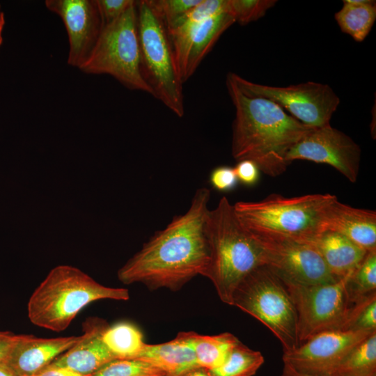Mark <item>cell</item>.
Masks as SVG:
<instances>
[{
  "instance_id": "7c38bea8",
  "label": "cell",
  "mask_w": 376,
  "mask_h": 376,
  "mask_svg": "<svg viewBox=\"0 0 376 376\" xmlns=\"http://www.w3.org/2000/svg\"><path fill=\"white\" fill-rule=\"evenodd\" d=\"M308 160L331 166L351 182L357 180L361 148L349 136L329 124L313 128L289 151L286 161Z\"/></svg>"
},
{
  "instance_id": "9a60e30c",
  "label": "cell",
  "mask_w": 376,
  "mask_h": 376,
  "mask_svg": "<svg viewBox=\"0 0 376 376\" xmlns=\"http://www.w3.org/2000/svg\"><path fill=\"white\" fill-rule=\"evenodd\" d=\"M45 6L62 19L69 40L68 63L79 68L104 27L96 0H47Z\"/></svg>"
},
{
  "instance_id": "7a4b0ae2",
  "label": "cell",
  "mask_w": 376,
  "mask_h": 376,
  "mask_svg": "<svg viewBox=\"0 0 376 376\" xmlns=\"http://www.w3.org/2000/svg\"><path fill=\"white\" fill-rule=\"evenodd\" d=\"M226 88L235 109L232 155L237 161H253L271 177L284 173L290 149L313 127H308L276 103L242 91L226 76Z\"/></svg>"
},
{
  "instance_id": "ac0fdd59",
  "label": "cell",
  "mask_w": 376,
  "mask_h": 376,
  "mask_svg": "<svg viewBox=\"0 0 376 376\" xmlns=\"http://www.w3.org/2000/svg\"><path fill=\"white\" fill-rule=\"evenodd\" d=\"M323 227L342 234L366 251H376V212L343 204L337 197L325 207Z\"/></svg>"
},
{
  "instance_id": "9c48e42d",
  "label": "cell",
  "mask_w": 376,
  "mask_h": 376,
  "mask_svg": "<svg viewBox=\"0 0 376 376\" xmlns=\"http://www.w3.org/2000/svg\"><path fill=\"white\" fill-rule=\"evenodd\" d=\"M347 277L315 285L283 281L297 311L299 345L320 332L343 329L352 307L345 291Z\"/></svg>"
},
{
  "instance_id": "44dd1931",
  "label": "cell",
  "mask_w": 376,
  "mask_h": 376,
  "mask_svg": "<svg viewBox=\"0 0 376 376\" xmlns=\"http://www.w3.org/2000/svg\"><path fill=\"white\" fill-rule=\"evenodd\" d=\"M182 333L194 351L198 366L208 370L219 367L231 349L240 342L228 332L214 336L201 335L193 331Z\"/></svg>"
},
{
  "instance_id": "ba28073f",
  "label": "cell",
  "mask_w": 376,
  "mask_h": 376,
  "mask_svg": "<svg viewBox=\"0 0 376 376\" xmlns=\"http://www.w3.org/2000/svg\"><path fill=\"white\" fill-rule=\"evenodd\" d=\"M79 70L87 74L111 75L130 90L152 95L141 70L136 1L118 18L104 26Z\"/></svg>"
},
{
  "instance_id": "2e32d148",
  "label": "cell",
  "mask_w": 376,
  "mask_h": 376,
  "mask_svg": "<svg viewBox=\"0 0 376 376\" xmlns=\"http://www.w3.org/2000/svg\"><path fill=\"white\" fill-rule=\"evenodd\" d=\"M80 338L81 336L45 338L17 335L3 363L15 376H31L49 365Z\"/></svg>"
},
{
  "instance_id": "484cf974",
  "label": "cell",
  "mask_w": 376,
  "mask_h": 376,
  "mask_svg": "<svg viewBox=\"0 0 376 376\" xmlns=\"http://www.w3.org/2000/svg\"><path fill=\"white\" fill-rule=\"evenodd\" d=\"M265 361L263 354L241 342L229 352L224 361L209 370L212 376H253Z\"/></svg>"
},
{
  "instance_id": "f1b7e54d",
  "label": "cell",
  "mask_w": 376,
  "mask_h": 376,
  "mask_svg": "<svg viewBox=\"0 0 376 376\" xmlns=\"http://www.w3.org/2000/svg\"><path fill=\"white\" fill-rule=\"evenodd\" d=\"M343 329L376 331V293L351 307Z\"/></svg>"
},
{
  "instance_id": "277c9868",
  "label": "cell",
  "mask_w": 376,
  "mask_h": 376,
  "mask_svg": "<svg viewBox=\"0 0 376 376\" xmlns=\"http://www.w3.org/2000/svg\"><path fill=\"white\" fill-rule=\"evenodd\" d=\"M129 298L125 288L104 286L78 268L59 265L49 272L32 293L27 305L28 317L36 326L62 331L90 303Z\"/></svg>"
},
{
  "instance_id": "d6986e66",
  "label": "cell",
  "mask_w": 376,
  "mask_h": 376,
  "mask_svg": "<svg viewBox=\"0 0 376 376\" xmlns=\"http://www.w3.org/2000/svg\"><path fill=\"white\" fill-rule=\"evenodd\" d=\"M310 244L319 252L331 274L339 279L350 276L368 253L345 236L329 230H323Z\"/></svg>"
},
{
  "instance_id": "74e56055",
  "label": "cell",
  "mask_w": 376,
  "mask_h": 376,
  "mask_svg": "<svg viewBox=\"0 0 376 376\" xmlns=\"http://www.w3.org/2000/svg\"><path fill=\"white\" fill-rule=\"evenodd\" d=\"M182 376H212L210 371L203 368L193 369Z\"/></svg>"
},
{
  "instance_id": "5bb4252c",
  "label": "cell",
  "mask_w": 376,
  "mask_h": 376,
  "mask_svg": "<svg viewBox=\"0 0 376 376\" xmlns=\"http://www.w3.org/2000/svg\"><path fill=\"white\" fill-rule=\"evenodd\" d=\"M235 20L227 13L200 23H182L166 29L183 83L195 72L221 35Z\"/></svg>"
},
{
  "instance_id": "d590c367",
  "label": "cell",
  "mask_w": 376,
  "mask_h": 376,
  "mask_svg": "<svg viewBox=\"0 0 376 376\" xmlns=\"http://www.w3.org/2000/svg\"><path fill=\"white\" fill-rule=\"evenodd\" d=\"M16 336L8 331H0V363L3 362L6 359Z\"/></svg>"
},
{
  "instance_id": "8992f818",
  "label": "cell",
  "mask_w": 376,
  "mask_h": 376,
  "mask_svg": "<svg viewBox=\"0 0 376 376\" xmlns=\"http://www.w3.org/2000/svg\"><path fill=\"white\" fill-rule=\"evenodd\" d=\"M141 70L152 95L178 117L185 114L182 84L166 29L147 0L136 1Z\"/></svg>"
},
{
  "instance_id": "603a6c76",
  "label": "cell",
  "mask_w": 376,
  "mask_h": 376,
  "mask_svg": "<svg viewBox=\"0 0 376 376\" xmlns=\"http://www.w3.org/2000/svg\"><path fill=\"white\" fill-rule=\"evenodd\" d=\"M102 339L116 359H134L145 345L140 329L128 322L108 327Z\"/></svg>"
},
{
  "instance_id": "52a82bcc",
  "label": "cell",
  "mask_w": 376,
  "mask_h": 376,
  "mask_svg": "<svg viewBox=\"0 0 376 376\" xmlns=\"http://www.w3.org/2000/svg\"><path fill=\"white\" fill-rule=\"evenodd\" d=\"M265 324L280 340L283 352L299 345L297 315L284 283L267 266L251 272L233 292L231 305Z\"/></svg>"
},
{
  "instance_id": "5b68a950",
  "label": "cell",
  "mask_w": 376,
  "mask_h": 376,
  "mask_svg": "<svg viewBox=\"0 0 376 376\" xmlns=\"http://www.w3.org/2000/svg\"><path fill=\"white\" fill-rule=\"evenodd\" d=\"M330 194L285 197L272 194L259 201H239L234 210L242 223L259 237L312 243L324 230Z\"/></svg>"
},
{
  "instance_id": "e0dca14e",
  "label": "cell",
  "mask_w": 376,
  "mask_h": 376,
  "mask_svg": "<svg viewBox=\"0 0 376 376\" xmlns=\"http://www.w3.org/2000/svg\"><path fill=\"white\" fill-rule=\"evenodd\" d=\"M108 327L102 319H88L84 322V333L80 340L56 357L51 364L88 376L116 359L102 339V334Z\"/></svg>"
},
{
  "instance_id": "3957f363",
  "label": "cell",
  "mask_w": 376,
  "mask_h": 376,
  "mask_svg": "<svg viewBox=\"0 0 376 376\" xmlns=\"http://www.w3.org/2000/svg\"><path fill=\"white\" fill-rule=\"evenodd\" d=\"M205 234L208 261L202 276L212 281L220 299L230 306L240 283L253 269L264 265L262 244L242 223L226 196L209 210Z\"/></svg>"
},
{
  "instance_id": "f35d334b",
  "label": "cell",
  "mask_w": 376,
  "mask_h": 376,
  "mask_svg": "<svg viewBox=\"0 0 376 376\" xmlns=\"http://www.w3.org/2000/svg\"><path fill=\"white\" fill-rule=\"evenodd\" d=\"M0 376H15L3 363H0Z\"/></svg>"
},
{
  "instance_id": "8fae6325",
  "label": "cell",
  "mask_w": 376,
  "mask_h": 376,
  "mask_svg": "<svg viewBox=\"0 0 376 376\" xmlns=\"http://www.w3.org/2000/svg\"><path fill=\"white\" fill-rule=\"evenodd\" d=\"M257 237L263 249L264 265L282 281L315 285L340 280L331 274L313 245L290 240Z\"/></svg>"
},
{
  "instance_id": "e575fe53",
  "label": "cell",
  "mask_w": 376,
  "mask_h": 376,
  "mask_svg": "<svg viewBox=\"0 0 376 376\" xmlns=\"http://www.w3.org/2000/svg\"><path fill=\"white\" fill-rule=\"evenodd\" d=\"M31 376H87L51 363Z\"/></svg>"
},
{
  "instance_id": "6da1fadb",
  "label": "cell",
  "mask_w": 376,
  "mask_h": 376,
  "mask_svg": "<svg viewBox=\"0 0 376 376\" xmlns=\"http://www.w3.org/2000/svg\"><path fill=\"white\" fill-rule=\"evenodd\" d=\"M210 191L198 188L190 207L157 231L118 272L125 284L141 283L150 289H180L202 275L208 261L205 222Z\"/></svg>"
},
{
  "instance_id": "4dcf8cb0",
  "label": "cell",
  "mask_w": 376,
  "mask_h": 376,
  "mask_svg": "<svg viewBox=\"0 0 376 376\" xmlns=\"http://www.w3.org/2000/svg\"><path fill=\"white\" fill-rule=\"evenodd\" d=\"M224 13H226V0H201L169 28L182 23H200Z\"/></svg>"
},
{
  "instance_id": "7402d4cb",
  "label": "cell",
  "mask_w": 376,
  "mask_h": 376,
  "mask_svg": "<svg viewBox=\"0 0 376 376\" xmlns=\"http://www.w3.org/2000/svg\"><path fill=\"white\" fill-rule=\"evenodd\" d=\"M334 17L340 30L361 42L369 34L376 19V3L371 0H345Z\"/></svg>"
},
{
  "instance_id": "60d3db41",
  "label": "cell",
  "mask_w": 376,
  "mask_h": 376,
  "mask_svg": "<svg viewBox=\"0 0 376 376\" xmlns=\"http://www.w3.org/2000/svg\"></svg>"
},
{
  "instance_id": "f546056e",
  "label": "cell",
  "mask_w": 376,
  "mask_h": 376,
  "mask_svg": "<svg viewBox=\"0 0 376 376\" xmlns=\"http://www.w3.org/2000/svg\"><path fill=\"white\" fill-rule=\"evenodd\" d=\"M166 29L172 26L201 0H147Z\"/></svg>"
},
{
  "instance_id": "8d00e7d4",
  "label": "cell",
  "mask_w": 376,
  "mask_h": 376,
  "mask_svg": "<svg viewBox=\"0 0 376 376\" xmlns=\"http://www.w3.org/2000/svg\"><path fill=\"white\" fill-rule=\"evenodd\" d=\"M281 376H333V375H321L306 373L300 372L293 368L290 366L283 363V368Z\"/></svg>"
},
{
  "instance_id": "4316f807",
  "label": "cell",
  "mask_w": 376,
  "mask_h": 376,
  "mask_svg": "<svg viewBox=\"0 0 376 376\" xmlns=\"http://www.w3.org/2000/svg\"><path fill=\"white\" fill-rule=\"evenodd\" d=\"M88 376H166L159 369L136 359H116Z\"/></svg>"
},
{
  "instance_id": "83f0119b",
  "label": "cell",
  "mask_w": 376,
  "mask_h": 376,
  "mask_svg": "<svg viewBox=\"0 0 376 376\" xmlns=\"http://www.w3.org/2000/svg\"><path fill=\"white\" fill-rule=\"evenodd\" d=\"M275 0H226V13L241 25L263 17L273 7Z\"/></svg>"
},
{
  "instance_id": "1f68e13d",
  "label": "cell",
  "mask_w": 376,
  "mask_h": 376,
  "mask_svg": "<svg viewBox=\"0 0 376 376\" xmlns=\"http://www.w3.org/2000/svg\"><path fill=\"white\" fill-rule=\"evenodd\" d=\"M210 182L215 189L226 192L235 188L238 180L234 168L220 166L214 168L211 171Z\"/></svg>"
},
{
  "instance_id": "ffe728a7",
  "label": "cell",
  "mask_w": 376,
  "mask_h": 376,
  "mask_svg": "<svg viewBox=\"0 0 376 376\" xmlns=\"http://www.w3.org/2000/svg\"><path fill=\"white\" fill-rule=\"evenodd\" d=\"M146 361L162 370L166 376H182L186 373L200 368L192 348L182 332L166 343H145L139 354L134 358Z\"/></svg>"
},
{
  "instance_id": "cb8c5ba5",
  "label": "cell",
  "mask_w": 376,
  "mask_h": 376,
  "mask_svg": "<svg viewBox=\"0 0 376 376\" xmlns=\"http://www.w3.org/2000/svg\"><path fill=\"white\" fill-rule=\"evenodd\" d=\"M333 376H376V331L345 357Z\"/></svg>"
},
{
  "instance_id": "d6a6232c",
  "label": "cell",
  "mask_w": 376,
  "mask_h": 376,
  "mask_svg": "<svg viewBox=\"0 0 376 376\" xmlns=\"http://www.w3.org/2000/svg\"><path fill=\"white\" fill-rule=\"evenodd\" d=\"M104 26L118 18L132 0H96Z\"/></svg>"
},
{
  "instance_id": "836d02e7",
  "label": "cell",
  "mask_w": 376,
  "mask_h": 376,
  "mask_svg": "<svg viewBox=\"0 0 376 376\" xmlns=\"http://www.w3.org/2000/svg\"><path fill=\"white\" fill-rule=\"evenodd\" d=\"M238 182L244 185L252 186L257 183L260 177V169L251 160L238 161L234 168Z\"/></svg>"
},
{
  "instance_id": "4fadbf2b",
  "label": "cell",
  "mask_w": 376,
  "mask_h": 376,
  "mask_svg": "<svg viewBox=\"0 0 376 376\" xmlns=\"http://www.w3.org/2000/svg\"><path fill=\"white\" fill-rule=\"evenodd\" d=\"M373 332L347 329L320 332L292 350L283 352V363L306 373L331 375L352 349Z\"/></svg>"
},
{
  "instance_id": "d4e9b609",
  "label": "cell",
  "mask_w": 376,
  "mask_h": 376,
  "mask_svg": "<svg viewBox=\"0 0 376 376\" xmlns=\"http://www.w3.org/2000/svg\"><path fill=\"white\" fill-rule=\"evenodd\" d=\"M345 291L351 306L376 293V251H368L359 267L347 277Z\"/></svg>"
},
{
  "instance_id": "ab89813d",
  "label": "cell",
  "mask_w": 376,
  "mask_h": 376,
  "mask_svg": "<svg viewBox=\"0 0 376 376\" xmlns=\"http://www.w3.org/2000/svg\"><path fill=\"white\" fill-rule=\"evenodd\" d=\"M4 23H5L4 15H3V13L0 10V45L3 40L1 32L3 28Z\"/></svg>"
},
{
  "instance_id": "30bf717a",
  "label": "cell",
  "mask_w": 376,
  "mask_h": 376,
  "mask_svg": "<svg viewBox=\"0 0 376 376\" xmlns=\"http://www.w3.org/2000/svg\"><path fill=\"white\" fill-rule=\"evenodd\" d=\"M231 73L242 91L276 103L296 120L310 127L329 124L340 104L338 95L327 84L307 81L284 87L271 86L254 83Z\"/></svg>"
}]
</instances>
